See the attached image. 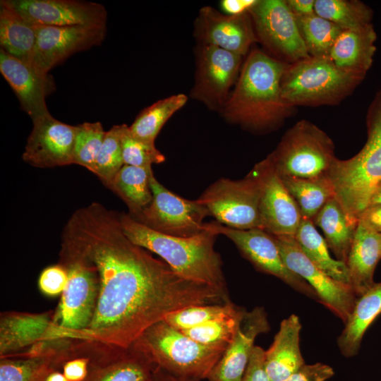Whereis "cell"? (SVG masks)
Segmentation results:
<instances>
[{"label":"cell","mask_w":381,"mask_h":381,"mask_svg":"<svg viewBox=\"0 0 381 381\" xmlns=\"http://www.w3.org/2000/svg\"><path fill=\"white\" fill-rule=\"evenodd\" d=\"M61 246L95 267L99 291L85 338L128 348L154 323L190 306L231 301L216 289L188 280L164 260L133 243L119 214L99 202L77 210L63 231Z\"/></svg>","instance_id":"6da1fadb"},{"label":"cell","mask_w":381,"mask_h":381,"mask_svg":"<svg viewBox=\"0 0 381 381\" xmlns=\"http://www.w3.org/2000/svg\"><path fill=\"white\" fill-rule=\"evenodd\" d=\"M286 64L258 48L252 49L219 112L223 118L253 133L279 128L296 110L282 97L281 79Z\"/></svg>","instance_id":"7a4b0ae2"},{"label":"cell","mask_w":381,"mask_h":381,"mask_svg":"<svg viewBox=\"0 0 381 381\" xmlns=\"http://www.w3.org/2000/svg\"><path fill=\"white\" fill-rule=\"evenodd\" d=\"M119 217L123 232L133 243L157 255L181 277L229 296L222 258L214 249L218 234L210 222L199 234L178 237L156 231L129 213H120Z\"/></svg>","instance_id":"3957f363"},{"label":"cell","mask_w":381,"mask_h":381,"mask_svg":"<svg viewBox=\"0 0 381 381\" xmlns=\"http://www.w3.org/2000/svg\"><path fill=\"white\" fill-rule=\"evenodd\" d=\"M365 123L364 146L351 158H337L329 174L336 199L356 222L381 182V87L368 107Z\"/></svg>","instance_id":"277c9868"},{"label":"cell","mask_w":381,"mask_h":381,"mask_svg":"<svg viewBox=\"0 0 381 381\" xmlns=\"http://www.w3.org/2000/svg\"><path fill=\"white\" fill-rule=\"evenodd\" d=\"M157 367L178 377L207 379L228 346L205 345L161 320L147 328L132 344Z\"/></svg>","instance_id":"5b68a950"},{"label":"cell","mask_w":381,"mask_h":381,"mask_svg":"<svg viewBox=\"0 0 381 381\" xmlns=\"http://www.w3.org/2000/svg\"><path fill=\"white\" fill-rule=\"evenodd\" d=\"M363 80L339 68L329 56H310L286 64L282 97L294 107L338 104Z\"/></svg>","instance_id":"8992f818"},{"label":"cell","mask_w":381,"mask_h":381,"mask_svg":"<svg viewBox=\"0 0 381 381\" xmlns=\"http://www.w3.org/2000/svg\"><path fill=\"white\" fill-rule=\"evenodd\" d=\"M280 176H329L337 159L332 138L318 126L302 119L289 128L268 155Z\"/></svg>","instance_id":"52a82bcc"},{"label":"cell","mask_w":381,"mask_h":381,"mask_svg":"<svg viewBox=\"0 0 381 381\" xmlns=\"http://www.w3.org/2000/svg\"><path fill=\"white\" fill-rule=\"evenodd\" d=\"M58 263L66 269L68 282L54 313V321L75 338L87 339L85 332L93 319L99 296L97 270L83 256L62 246Z\"/></svg>","instance_id":"ba28073f"},{"label":"cell","mask_w":381,"mask_h":381,"mask_svg":"<svg viewBox=\"0 0 381 381\" xmlns=\"http://www.w3.org/2000/svg\"><path fill=\"white\" fill-rule=\"evenodd\" d=\"M216 222L236 229H263L260 211V184L253 168L243 179L221 178L198 199Z\"/></svg>","instance_id":"9c48e42d"},{"label":"cell","mask_w":381,"mask_h":381,"mask_svg":"<svg viewBox=\"0 0 381 381\" xmlns=\"http://www.w3.org/2000/svg\"><path fill=\"white\" fill-rule=\"evenodd\" d=\"M152 193L150 204L132 217L147 227L173 236L190 237L206 230L204 219L210 216L207 207L195 200L183 198L166 188L150 174Z\"/></svg>","instance_id":"30bf717a"},{"label":"cell","mask_w":381,"mask_h":381,"mask_svg":"<svg viewBox=\"0 0 381 381\" xmlns=\"http://www.w3.org/2000/svg\"><path fill=\"white\" fill-rule=\"evenodd\" d=\"M248 13L258 41L276 59L291 64L310 56L286 0H257Z\"/></svg>","instance_id":"8fae6325"},{"label":"cell","mask_w":381,"mask_h":381,"mask_svg":"<svg viewBox=\"0 0 381 381\" xmlns=\"http://www.w3.org/2000/svg\"><path fill=\"white\" fill-rule=\"evenodd\" d=\"M243 58L214 45L198 43L191 97L220 112L237 82Z\"/></svg>","instance_id":"7c38bea8"},{"label":"cell","mask_w":381,"mask_h":381,"mask_svg":"<svg viewBox=\"0 0 381 381\" xmlns=\"http://www.w3.org/2000/svg\"><path fill=\"white\" fill-rule=\"evenodd\" d=\"M210 225L218 235L229 238L258 271L279 278L296 291L319 302L309 284L286 266L273 235L261 229H236L217 222H211Z\"/></svg>","instance_id":"4fadbf2b"},{"label":"cell","mask_w":381,"mask_h":381,"mask_svg":"<svg viewBox=\"0 0 381 381\" xmlns=\"http://www.w3.org/2000/svg\"><path fill=\"white\" fill-rule=\"evenodd\" d=\"M286 266L315 290L319 302L345 324L357 296L350 286L338 282L313 264L301 250L294 236H274Z\"/></svg>","instance_id":"5bb4252c"},{"label":"cell","mask_w":381,"mask_h":381,"mask_svg":"<svg viewBox=\"0 0 381 381\" xmlns=\"http://www.w3.org/2000/svg\"><path fill=\"white\" fill-rule=\"evenodd\" d=\"M253 168L260 184V211L263 230L273 236H294L302 215L270 156Z\"/></svg>","instance_id":"9a60e30c"},{"label":"cell","mask_w":381,"mask_h":381,"mask_svg":"<svg viewBox=\"0 0 381 381\" xmlns=\"http://www.w3.org/2000/svg\"><path fill=\"white\" fill-rule=\"evenodd\" d=\"M35 26H106L107 13L99 3L78 0H4Z\"/></svg>","instance_id":"2e32d148"},{"label":"cell","mask_w":381,"mask_h":381,"mask_svg":"<svg viewBox=\"0 0 381 381\" xmlns=\"http://www.w3.org/2000/svg\"><path fill=\"white\" fill-rule=\"evenodd\" d=\"M35 27L32 66L44 74L72 54L99 45L107 32L106 26Z\"/></svg>","instance_id":"e0dca14e"},{"label":"cell","mask_w":381,"mask_h":381,"mask_svg":"<svg viewBox=\"0 0 381 381\" xmlns=\"http://www.w3.org/2000/svg\"><path fill=\"white\" fill-rule=\"evenodd\" d=\"M85 356L90 367L84 381H150L157 367L132 345L122 348L90 341Z\"/></svg>","instance_id":"ac0fdd59"},{"label":"cell","mask_w":381,"mask_h":381,"mask_svg":"<svg viewBox=\"0 0 381 381\" xmlns=\"http://www.w3.org/2000/svg\"><path fill=\"white\" fill-rule=\"evenodd\" d=\"M22 157L37 168H54L73 163L76 126L61 122L49 114L32 121Z\"/></svg>","instance_id":"d6986e66"},{"label":"cell","mask_w":381,"mask_h":381,"mask_svg":"<svg viewBox=\"0 0 381 381\" xmlns=\"http://www.w3.org/2000/svg\"><path fill=\"white\" fill-rule=\"evenodd\" d=\"M194 36L198 43L214 45L242 56L258 41L249 13L231 16L208 6L198 12Z\"/></svg>","instance_id":"ffe728a7"},{"label":"cell","mask_w":381,"mask_h":381,"mask_svg":"<svg viewBox=\"0 0 381 381\" xmlns=\"http://www.w3.org/2000/svg\"><path fill=\"white\" fill-rule=\"evenodd\" d=\"M75 337L61 328L54 313L4 312L0 318V357L20 353L44 341Z\"/></svg>","instance_id":"44dd1931"},{"label":"cell","mask_w":381,"mask_h":381,"mask_svg":"<svg viewBox=\"0 0 381 381\" xmlns=\"http://www.w3.org/2000/svg\"><path fill=\"white\" fill-rule=\"evenodd\" d=\"M0 72L16 94L20 108L35 121L50 114L45 98L54 89L49 74L0 49Z\"/></svg>","instance_id":"7402d4cb"},{"label":"cell","mask_w":381,"mask_h":381,"mask_svg":"<svg viewBox=\"0 0 381 381\" xmlns=\"http://www.w3.org/2000/svg\"><path fill=\"white\" fill-rule=\"evenodd\" d=\"M270 330L263 307L245 310L234 339L211 371L207 381H241L255 346V338Z\"/></svg>","instance_id":"603a6c76"},{"label":"cell","mask_w":381,"mask_h":381,"mask_svg":"<svg viewBox=\"0 0 381 381\" xmlns=\"http://www.w3.org/2000/svg\"><path fill=\"white\" fill-rule=\"evenodd\" d=\"M376 40L373 23L344 30L332 45L329 57L339 68L364 79L373 64Z\"/></svg>","instance_id":"cb8c5ba5"},{"label":"cell","mask_w":381,"mask_h":381,"mask_svg":"<svg viewBox=\"0 0 381 381\" xmlns=\"http://www.w3.org/2000/svg\"><path fill=\"white\" fill-rule=\"evenodd\" d=\"M301 327L295 314L281 322L272 345L265 352V368L270 381H283L306 364L300 349Z\"/></svg>","instance_id":"d4e9b609"},{"label":"cell","mask_w":381,"mask_h":381,"mask_svg":"<svg viewBox=\"0 0 381 381\" xmlns=\"http://www.w3.org/2000/svg\"><path fill=\"white\" fill-rule=\"evenodd\" d=\"M380 258V234L358 220L346 263L350 286L357 298L375 284L374 272Z\"/></svg>","instance_id":"484cf974"},{"label":"cell","mask_w":381,"mask_h":381,"mask_svg":"<svg viewBox=\"0 0 381 381\" xmlns=\"http://www.w3.org/2000/svg\"><path fill=\"white\" fill-rule=\"evenodd\" d=\"M381 314V282L358 297L353 309L337 339L341 354L347 358L358 353L365 332Z\"/></svg>","instance_id":"4316f807"},{"label":"cell","mask_w":381,"mask_h":381,"mask_svg":"<svg viewBox=\"0 0 381 381\" xmlns=\"http://www.w3.org/2000/svg\"><path fill=\"white\" fill-rule=\"evenodd\" d=\"M75 346L55 353L32 356L0 358V381H45L54 370L76 357Z\"/></svg>","instance_id":"83f0119b"},{"label":"cell","mask_w":381,"mask_h":381,"mask_svg":"<svg viewBox=\"0 0 381 381\" xmlns=\"http://www.w3.org/2000/svg\"><path fill=\"white\" fill-rule=\"evenodd\" d=\"M313 222L322 229L327 246L337 260L346 263L358 222L349 219L334 197L322 207Z\"/></svg>","instance_id":"f1b7e54d"},{"label":"cell","mask_w":381,"mask_h":381,"mask_svg":"<svg viewBox=\"0 0 381 381\" xmlns=\"http://www.w3.org/2000/svg\"><path fill=\"white\" fill-rule=\"evenodd\" d=\"M37 40L36 27L0 2V45L9 55L32 65Z\"/></svg>","instance_id":"f546056e"},{"label":"cell","mask_w":381,"mask_h":381,"mask_svg":"<svg viewBox=\"0 0 381 381\" xmlns=\"http://www.w3.org/2000/svg\"><path fill=\"white\" fill-rule=\"evenodd\" d=\"M294 238L306 256L334 279L350 286L345 262L334 259L327 244L310 219L302 218Z\"/></svg>","instance_id":"4dcf8cb0"},{"label":"cell","mask_w":381,"mask_h":381,"mask_svg":"<svg viewBox=\"0 0 381 381\" xmlns=\"http://www.w3.org/2000/svg\"><path fill=\"white\" fill-rule=\"evenodd\" d=\"M152 172V168L123 165L109 187L126 202L133 217L138 216L152 202L150 185Z\"/></svg>","instance_id":"1f68e13d"},{"label":"cell","mask_w":381,"mask_h":381,"mask_svg":"<svg viewBox=\"0 0 381 381\" xmlns=\"http://www.w3.org/2000/svg\"><path fill=\"white\" fill-rule=\"evenodd\" d=\"M280 177L296 202L303 219L313 221L322 207L335 197L329 176L313 179Z\"/></svg>","instance_id":"d6a6232c"},{"label":"cell","mask_w":381,"mask_h":381,"mask_svg":"<svg viewBox=\"0 0 381 381\" xmlns=\"http://www.w3.org/2000/svg\"><path fill=\"white\" fill-rule=\"evenodd\" d=\"M187 101L188 97L183 93L157 101L139 113L128 126L129 131L138 139L155 144V140L164 125Z\"/></svg>","instance_id":"836d02e7"},{"label":"cell","mask_w":381,"mask_h":381,"mask_svg":"<svg viewBox=\"0 0 381 381\" xmlns=\"http://www.w3.org/2000/svg\"><path fill=\"white\" fill-rule=\"evenodd\" d=\"M315 13L343 30H352L373 23V11L358 0H315Z\"/></svg>","instance_id":"e575fe53"},{"label":"cell","mask_w":381,"mask_h":381,"mask_svg":"<svg viewBox=\"0 0 381 381\" xmlns=\"http://www.w3.org/2000/svg\"><path fill=\"white\" fill-rule=\"evenodd\" d=\"M295 16L308 54L311 56H329L332 45L344 30L315 13Z\"/></svg>","instance_id":"d590c367"},{"label":"cell","mask_w":381,"mask_h":381,"mask_svg":"<svg viewBox=\"0 0 381 381\" xmlns=\"http://www.w3.org/2000/svg\"><path fill=\"white\" fill-rule=\"evenodd\" d=\"M240 308L231 301L225 303L190 306L170 313L163 320L175 329L183 330L213 320L234 315Z\"/></svg>","instance_id":"8d00e7d4"},{"label":"cell","mask_w":381,"mask_h":381,"mask_svg":"<svg viewBox=\"0 0 381 381\" xmlns=\"http://www.w3.org/2000/svg\"><path fill=\"white\" fill-rule=\"evenodd\" d=\"M123 125H116L106 131L93 174L108 188L124 165L121 147Z\"/></svg>","instance_id":"74e56055"},{"label":"cell","mask_w":381,"mask_h":381,"mask_svg":"<svg viewBox=\"0 0 381 381\" xmlns=\"http://www.w3.org/2000/svg\"><path fill=\"white\" fill-rule=\"evenodd\" d=\"M245 310L241 308L234 315L180 331L202 344L228 346L235 336Z\"/></svg>","instance_id":"f35d334b"},{"label":"cell","mask_w":381,"mask_h":381,"mask_svg":"<svg viewBox=\"0 0 381 381\" xmlns=\"http://www.w3.org/2000/svg\"><path fill=\"white\" fill-rule=\"evenodd\" d=\"M76 126L73 163L92 173L106 131L99 121L84 122Z\"/></svg>","instance_id":"ab89813d"},{"label":"cell","mask_w":381,"mask_h":381,"mask_svg":"<svg viewBox=\"0 0 381 381\" xmlns=\"http://www.w3.org/2000/svg\"><path fill=\"white\" fill-rule=\"evenodd\" d=\"M121 147L124 165L152 168L153 164H160L165 161L164 155L150 143L133 136L128 126L123 125L121 134Z\"/></svg>","instance_id":"60d3db41"},{"label":"cell","mask_w":381,"mask_h":381,"mask_svg":"<svg viewBox=\"0 0 381 381\" xmlns=\"http://www.w3.org/2000/svg\"><path fill=\"white\" fill-rule=\"evenodd\" d=\"M68 282L66 269L60 264L45 267L40 273L37 284L40 291L47 296L61 295Z\"/></svg>","instance_id":"b9f144b4"},{"label":"cell","mask_w":381,"mask_h":381,"mask_svg":"<svg viewBox=\"0 0 381 381\" xmlns=\"http://www.w3.org/2000/svg\"><path fill=\"white\" fill-rule=\"evenodd\" d=\"M334 375L333 368L322 363L303 365L283 381H327Z\"/></svg>","instance_id":"7bdbcfd3"},{"label":"cell","mask_w":381,"mask_h":381,"mask_svg":"<svg viewBox=\"0 0 381 381\" xmlns=\"http://www.w3.org/2000/svg\"><path fill=\"white\" fill-rule=\"evenodd\" d=\"M265 351L255 346L241 381H270L265 368Z\"/></svg>","instance_id":"ee69618b"},{"label":"cell","mask_w":381,"mask_h":381,"mask_svg":"<svg viewBox=\"0 0 381 381\" xmlns=\"http://www.w3.org/2000/svg\"><path fill=\"white\" fill-rule=\"evenodd\" d=\"M89 367V358L80 356L66 361L61 371L69 381H84L88 375Z\"/></svg>","instance_id":"f6af8a7d"},{"label":"cell","mask_w":381,"mask_h":381,"mask_svg":"<svg viewBox=\"0 0 381 381\" xmlns=\"http://www.w3.org/2000/svg\"><path fill=\"white\" fill-rule=\"evenodd\" d=\"M257 0H222L220 1L221 8L224 13L237 16L248 13Z\"/></svg>","instance_id":"bcb514c9"},{"label":"cell","mask_w":381,"mask_h":381,"mask_svg":"<svg viewBox=\"0 0 381 381\" xmlns=\"http://www.w3.org/2000/svg\"><path fill=\"white\" fill-rule=\"evenodd\" d=\"M358 220L373 231L381 234V205H369L361 213Z\"/></svg>","instance_id":"7dc6e473"},{"label":"cell","mask_w":381,"mask_h":381,"mask_svg":"<svg viewBox=\"0 0 381 381\" xmlns=\"http://www.w3.org/2000/svg\"><path fill=\"white\" fill-rule=\"evenodd\" d=\"M295 16H308L315 13V0H286Z\"/></svg>","instance_id":"c3c4849f"},{"label":"cell","mask_w":381,"mask_h":381,"mask_svg":"<svg viewBox=\"0 0 381 381\" xmlns=\"http://www.w3.org/2000/svg\"><path fill=\"white\" fill-rule=\"evenodd\" d=\"M150 381H197L172 375L158 367H156Z\"/></svg>","instance_id":"681fc988"},{"label":"cell","mask_w":381,"mask_h":381,"mask_svg":"<svg viewBox=\"0 0 381 381\" xmlns=\"http://www.w3.org/2000/svg\"><path fill=\"white\" fill-rule=\"evenodd\" d=\"M377 205H381V182L376 186L372 193L368 206Z\"/></svg>","instance_id":"f907efd6"},{"label":"cell","mask_w":381,"mask_h":381,"mask_svg":"<svg viewBox=\"0 0 381 381\" xmlns=\"http://www.w3.org/2000/svg\"><path fill=\"white\" fill-rule=\"evenodd\" d=\"M45 381H69L60 370L52 371L47 377Z\"/></svg>","instance_id":"816d5d0a"},{"label":"cell","mask_w":381,"mask_h":381,"mask_svg":"<svg viewBox=\"0 0 381 381\" xmlns=\"http://www.w3.org/2000/svg\"><path fill=\"white\" fill-rule=\"evenodd\" d=\"M380 236H381V234H380Z\"/></svg>","instance_id":"f5cc1de1"}]
</instances>
